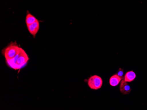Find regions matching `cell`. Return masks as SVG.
<instances>
[{
    "instance_id": "obj_1",
    "label": "cell",
    "mask_w": 147,
    "mask_h": 110,
    "mask_svg": "<svg viewBox=\"0 0 147 110\" xmlns=\"http://www.w3.org/2000/svg\"><path fill=\"white\" fill-rule=\"evenodd\" d=\"M29 60V59L26 52L22 48H20V52L15 57L6 61L9 67L15 70H18L24 67Z\"/></svg>"
},
{
    "instance_id": "obj_2",
    "label": "cell",
    "mask_w": 147,
    "mask_h": 110,
    "mask_svg": "<svg viewBox=\"0 0 147 110\" xmlns=\"http://www.w3.org/2000/svg\"><path fill=\"white\" fill-rule=\"evenodd\" d=\"M20 48L16 42H11L2 50V55L6 60L12 59L19 54Z\"/></svg>"
},
{
    "instance_id": "obj_3",
    "label": "cell",
    "mask_w": 147,
    "mask_h": 110,
    "mask_svg": "<svg viewBox=\"0 0 147 110\" xmlns=\"http://www.w3.org/2000/svg\"><path fill=\"white\" fill-rule=\"evenodd\" d=\"M103 80L101 77L95 75L90 77L88 80V85L90 88L95 90L100 89L102 87Z\"/></svg>"
},
{
    "instance_id": "obj_4",
    "label": "cell",
    "mask_w": 147,
    "mask_h": 110,
    "mask_svg": "<svg viewBox=\"0 0 147 110\" xmlns=\"http://www.w3.org/2000/svg\"><path fill=\"white\" fill-rule=\"evenodd\" d=\"M27 27L30 34L33 36L34 38H35L39 29V22L37 20L34 23L27 25Z\"/></svg>"
},
{
    "instance_id": "obj_5",
    "label": "cell",
    "mask_w": 147,
    "mask_h": 110,
    "mask_svg": "<svg viewBox=\"0 0 147 110\" xmlns=\"http://www.w3.org/2000/svg\"><path fill=\"white\" fill-rule=\"evenodd\" d=\"M120 90L121 93L123 94H128L130 93L131 89L128 84L125 81L124 79L121 80L120 85Z\"/></svg>"
},
{
    "instance_id": "obj_6",
    "label": "cell",
    "mask_w": 147,
    "mask_h": 110,
    "mask_svg": "<svg viewBox=\"0 0 147 110\" xmlns=\"http://www.w3.org/2000/svg\"><path fill=\"white\" fill-rule=\"evenodd\" d=\"M136 75L133 71H131L126 73L124 76L125 81L126 82H131L135 79Z\"/></svg>"
},
{
    "instance_id": "obj_7",
    "label": "cell",
    "mask_w": 147,
    "mask_h": 110,
    "mask_svg": "<svg viewBox=\"0 0 147 110\" xmlns=\"http://www.w3.org/2000/svg\"><path fill=\"white\" fill-rule=\"evenodd\" d=\"M121 81V78L116 74L111 76L110 79V84L112 87H115L119 85Z\"/></svg>"
},
{
    "instance_id": "obj_8",
    "label": "cell",
    "mask_w": 147,
    "mask_h": 110,
    "mask_svg": "<svg viewBox=\"0 0 147 110\" xmlns=\"http://www.w3.org/2000/svg\"><path fill=\"white\" fill-rule=\"evenodd\" d=\"M37 20H38V19L34 16H33L28 11V13L27 14V15L26 17V25H29L31 24L34 23Z\"/></svg>"
},
{
    "instance_id": "obj_9",
    "label": "cell",
    "mask_w": 147,
    "mask_h": 110,
    "mask_svg": "<svg viewBox=\"0 0 147 110\" xmlns=\"http://www.w3.org/2000/svg\"><path fill=\"white\" fill-rule=\"evenodd\" d=\"M123 69L120 68L119 69V72L116 74L121 78V80L124 79V77L123 76Z\"/></svg>"
}]
</instances>
